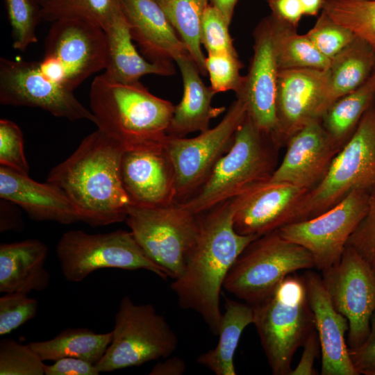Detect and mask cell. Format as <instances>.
<instances>
[{
	"label": "cell",
	"mask_w": 375,
	"mask_h": 375,
	"mask_svg": "<svg viewBox=\"0 0 375 375\" xmlns=\"http://www.w3.org/2000/svg\"><path fill=\"white\" fill-rule=\"evenodd\" d=\"M95 364L74 357H65L53 361L52 365H45L46 375H98Z\"/></svg>",
	"instance_id": "cell-44"
},
{
	"label": "cell",
	"mask_w": 375,
	"mask_h": 375,
	"mask_svg": "<svg viewBox=\"0 0 375 375\" xmlns=\"http://www.w3.org/2000/svg\"><path fill=\"white\" fill-rule=\"evenodd\" d=\"M122 8L133 40L136 41L146 59L172 63V60L189 54L156 0H122Z\"/></svg>",
	"instance_id": "cell-22"
},
{
	"label": "cell",
	"mask_w": 375,
	"mask_h": 375,
	"mask_svg": "<svg viewBox=\"0 0 375 375\" xmlns=\"http://www.w3.org/2000/svg\"><path fill=\"white\" fill-rule=\"evenodd\" d=\"M272 14L279 19L297 28L303 15L299 0H269Z\"/></svg>",
	"instance_id": "cell-46"
},
{
	"label": "cell",
	"mask_w": 375,
	"mask_h": 375,
	"mask_svg": "<svg viewBox=\"0 0 375 375\" xmlns=\"http://www.w3.org/2000/svg\"><path fill=\"white\" fill-rule=\"evenodd\" d=\"M238 0H210V3L217 8L230 24Z\"/></svg>",
	"instance_id": "cell-48"
},
{
	"label": "cell",
	"mask_w": 375,
	"mask_h": 375,
	"mask_svg": "<svg viewBox=\"0 0 375 375\" xmlns=\"http://www.w3.org/2000/svg\"><path fill=\"white\" fill-rule=\"evenodd\" d=\"M369 375H375V370H374L373 372H372Z\"/></svg>",
	"instance_id": "cell-51"
},
{
	"label": "cell",
	"mask_w": 375,
	"mask_h": 375,
	"mask_svg": "<svg viewBox=\"0 0 375 375\" xmlns=\"http://www.w3.org/2000/svg\"><path fill=\"white\" fill-rule=\"evenodd\" d=\"M12 28V47L25 51L38 42L36 28L42 20L41 7L33 0H4Z\"/></svg>",
	"instance_id": "cell-35"
},
{
	"label": "cell",
	"mask_w": 375,
	"mask_h": 375,
	"mask_svg": "<svg viewBox=\"0 0 375 375\" xmlns=\"http://www.w3.org/2000/svg\"><path fill=\"white\" fill-rule=\"evenodd\" d=\"M0 165L28 175L22 133L15 122L6 119L0 120Z\"/></svg>",
	"instance_id": "cell-40"
},
{
	"label": "cell",
	"mask_w": 375,
	"mask_h": 375,
	"mask_svg": "<svg viewBox=\"0 0 375 375\" xmlns=\"http://www.w3.org/2000/svg\"><path fill=\"white\" fill-rule=\"evenodd\" d=\"M36 3H38L40 7L43 6L48 0H33Z\"/></svg>",
	"instance_id": "cell-50"
},
{
	"label": "cell",
	"mask_w": 375,
	"mask_h": 375,
	"mask_svg": "<svg viewBox=\"0 0 375 375\" xmlns=\"http://www.w3.org/2000/svg\"><path fill=\"white\" fill-rule=\"evenodd\" d=\"M44 361L28 344H22L13 339L0 342V375H43Z\"/></svg>",
	"instance_id": "cell-36"
},
{
	"label": "cell",
	"mask_w": 375,
	"mask_h": 375,
	"mask_svg": "<svg viewBox=\"0 0 375 375\" xmlns=\"http://www.w3.org/2000/svg\"><path fill=\"white\" fill-rule=\"evenodd\" d=\"M124 151L97 128L49 172L47 181L67 196L81 222L96 227L125 221L133 204L121 176Z\"/></svg>",
	"instance_id": "cell-2"
},
{
	"label": "cell",
	"mask_w": 375,
	"mask_h": 375,
	"mask_svg": "<svg viewBox=\"0 0 375 375\" xmlns=\"http://www.w3.org/2000/svg\"><path fill=\"white\" fill-rule=\"evenodd\" d=\"M205 65L210 87L215 93L240 91L244 76L240 72L242 65L237 51L208 53Z\"/></svg>",
	"instance_id": "cell-37"
},
{
	"label": "cell",
	"mask_w": 375,
	"mask_h": 375,
	"mask_svg": "<svg viewBox=\"0 0 375 375\" xmlns=\"http://www.w3.org/2000/svg\"><path fill=\"white\" fill-rule=\"evenodd\" d=\"M104 31L107 58L103 73L110 79L122 83H133L149 74L172 76L175 73L172 63L151 62L138 52L123 11Z\"/></svg>",
	"instance_id": "cell-26"
},
{
	"label": "cell",
	"mask_w": 375,
	"mask_h": 375,
	"mask_svg": "<svg viewBox=\"0 0 375 375\" xmlns=\"http://www.w3.org/2000/svg\"><path fill=\"white\" fill-rule=\"evenodd\" d=\"M234 198L198 214L199 231L186 266L171 285L181 308L197 312L217 335L220 294L230 269L256 235L233 226Z\"/></svg>",
	"instance_id": "cell-1"
},
{
	"label": "cell",
	"mask_w": 375,
	"mask_h": 375,
	"mask_svg": "<svg viewBox=\"0 0 375 375\" xmlns=\"http://www.w3.org/2000/svg\"><path fill=\"white\" fill-rule=\"evenodd\" d=\"M302 276L320 344L321 374L358 375L345 338L347 319L333 306L321 276L308 269Z\"/></svg>",
	"instance_id": "cell-21"
},
{
	"label": "cell",
	"mask_w": 375,
	"mask_h": 375,
	"mask_svg": "<svg viewBox=\"0 0 375 375\" xmlns=\"http://www.w3.org/2000/svg\"><path fill=\"white\" fill-rule=\"evenodd\" d=\"M331 60L324 112L335 101L360 87L372 76L375 69V49L356 36Z\"/></svg>",
	"instance_id": "cell-27"
},
{
	"label": "cell",
	"mask_w": 375,
	"mask_h": 375,
	"mask_svg": "<svg viewBox=\"0 0 375 375\" xmlns=\"http://www.w3.org/2000/svg\"><path fill=\"white\" fill-rule=\"evenodd\" d=\"M175 62L181 74L183 92L179 103L174 106L167 135L183 138L191 133H201L210 128L211 120L222 114L226 108L212 106L216 93L202 81L201 74L189 54L181 56Z\"/></svg>",
	"instance_id": "cell-24"
},
{
	"label": "cell",
	"mask_w": 375,
	"mask_h": 375,
	"mask_svg": "<svg viewBox=\"0 0 375 375\" xmlns=\"http://www.w3.org/2000/svg\"><path fill=\"white\" fill-rule=\"evenodd\" d=\"M303 15L317 16L321 9L323 8L325 0H299Z\"/></svg>",
	"instance_id": "cell-49"
},
{
	"label": "cell",
	"mask_w": 375,
	"mask_h": 375,
	"mask_svg": "<svg viewBox=\"0 0 375 375\" xmlns=\"http://www.w3.org/2000/svg\"><path fill=\"white\" fill-rule=\"evenodd\" d=\"M56 254L65 278L71 282L82 281L103 268L145 269L162 279L168 278L145 253L131 231L97 234L69 231L59 240Z\"/></svg>",
	"instance_id": "cell-10"
},
{
	"label": "cell",
	"mask_w": 375,
	"mask_h": 375,
	"mask_svg": "<svg viewBox=\"0 0 375 375\" xmlns=\"http://www.w3.org/2000/svg\"><path fill=\"white\" fill-rule=\"evenodd\" d=\"M347 245L356 250L375 270V188L369 194L367 213Z\"/></svg>",
	"instance_id": "cell-42"
},
{
	"label": "cell",
	"mask_w": 375,
	"mask_h": 375,
	"mask_svg": "<svg viewBox=\"0 0 375 375\" xmlns=\"http://www.w3.org/2000/svg\"><path fill=\"white\" fill-rule=\"evenodd\" d=\"M0 103L39 108L71 121L95 122L74 92L44 74L39 62L0 58Z\"/></svg>",
	"instance_id": "cell-15"
},
{
	"label": "cell",
	"mask_w": 375,
	"mask_h": 375,
	"mask_svg": "<svg viewBox=\"0 0 375 375\" xmlns=\"http://www.w3.org/2000/svg\"><path fill=\"white\" fill-rule=\"evenodd\" d=\"M369 1H372V0H369Z\"/></svg>",
	"instance_id": "cell-53"
},
{
	"label": "cell",
	"mask_w": 375,
	"mask_h": 375,
	"mask_svg": "<svg viewBox=\"0 0 375 375\" xmlns=\"http://www.w3.org/2000/svg\"><path fill=\"white\" fill-rule=\"evenodd\" d=\"M321 272L333 306L348 320V347L355 349L365 341L370 331L375 311V270L347 245L340 260Z\"/></svg>",
	"instance_id": "cell-14"
},
{
	"label": "cell",
	"mask_w": 375,
	"mask_h": 375,
	"mask_svg": "<svg viewBox=\"0 0 375 375\" xmlns=\"http://www.w3.org/2000/svg\"><path fill=\"white\" fill-rule=\"evenodd\" d=\"M106 58L104 30L89 21L67 17L52 22L40 65L48 77L74 92L91 75L105 69Z\"/></svg>",
	"instance_id": "cell-11"
},
{
	"label": "cell",
	"mask_w": 375,
	"mask_h": 375,
	"mask_svg": "<svg viewBox=\"0 0 375 375\" xmlns=\"http://www.w3.org/2000/svg\"><path fill=\"white\" fill-rule=\"evenodd\" d=\"M185 45L201 75L206 76V56L201 49V28L210 0H156Z\"/></svg>",
	"instance_id": "cell-32"
},
{
	"label": "cell",
	"mask_w": 375,
	"mask_h": 375,
	"mask_svg": "<svg viewBox=\"0 0 375 375\" xmlns=\"http://www.w3.org/2000/svg\"><path fill=\"white\" fill-rule=\"evenodd\" d=\"M272 35L275 59L278 70L312 68L326 69L331 60L324 56L306 35L272 13L267 16Z\"/></svg>",
	"instance_id": "cell-30"
},
{
	"label": "cell",
	"mask_w": 375,
	"mask_h": 375,
	"mask_svg": "<svg viewBox=\"0 0 375 375\" xmlns=\"http://www.w3.org/2000/svg\"><path fill=\"white\" fill-rule=\"evenodd\" d=\"M122 11V0H48L41 7V17L51 23L62 18H80L105 30Z\"/></svg>",
	"instance_id": "cell-33"
},
{
	"label": "cell",
	"mask_w": 375,
	"mask_h": 375,
	"mask_svg": "<svg viewBox=\"0 0 375 375\" xmlns=\"http://www.w3.org/2000/svg\"><path fill=\"white\" fill-rule=\"evenodd\" d=\"M253 322V308L251 304L226 299L217 346L199 356L197 362L216 375H235V352L242 332Z\"/></svg>",
	"instance_id": "cell-28"
},
{
	"label": "cell",
	"mask_w": 375,
	"mask_h": 375,
	"mask_svg": "<svg viewBox=\"0 0 375 375\" xmlns=\"http://www.w3.org/2000/svg\"><path fill=\"white\" fill-rule=\"evenodd\" d=\"M90 106L98 129L124 151L164 145L174 110L140 81L122 83L104 73L91 84Z\"/></svg>",
	"instance_id": "cell-3"
},
{
	"label": "cell",
	"mask_w": 375,
	"mask_h": 375,
	"mask_svg": "<svg viewBox=\"0 0 375 375\" xmlns=\"http://www.w3.org/2000/svg\"><path fill=\"white\" fill-rule=\"evenodd\" d=\"M301 359L294 369H292L290 375H313L316 374L314 369V362L317 357L320 344L316 329L312 330L303 346Z\"/></svg>",
	"instance_id": "cell-45"
},
{
	"label": "cell",
	"mask_w": 375,
	"mask_h": 375,
	"mask_svg": "<svg viewBox=\"0 0 375 375\" xmlns=\"http://www.w3.org/2000/svg\"><path fill=\"white\" fill-rule=\"evenodd\" d=\"M185 362L178 357L168 358L158 362L151 370L150 375H181L185 371Z\"/></svg>",
	"instance_id": "cell-47"
},
{
	"label": "cell",
	"mask_w": 375,
	"mask_h": 375,
	"mask_svg": "<svg viewBox=\"0 0 375 375\" xmlns=\"http://www.w3.org/2000/svg\"><path fill=\"white\" fill-rule=\"evenodd\" d=\"M121 176L132 204L154 207L175 201V173L164 145L126 150Z\"/></svg>",
	"instance_id": "cell-20"
},
{
	"label": "cell",
	"mask_w": 375,
	"mask_h": 375,
	"mask_svg": "<svg viewBox=\"0 0 375 375\" xmlns=\"http://www.w3.org/2000/svg\"><path fill=\"white\" fill-rule=\"evenodd\" d=\"M229 24L210 3L206 8L201 22V42L208 53L236 51L229 32Z\"/></svg>",
	"instance_id": "cell-41"
},
{
	"label": "cell",
	"mask_w": 375,
	"mask_h": 375,
	"mask_svg": "<svg viewBox=\"0 0 375 375\" xmlns=\"http://www.w3.org/2000/svg\"><path fill=\"white\" fill-rule=\"evenodd\" d=\"M369 192L354 190L328 210L278 229L281 235L308 250L319 271L337 263L347 242L365 216Z\"/></svg>",
	"instance_id": "cell-13"
},
{
	"label": "cell",
	"mask_w": 375,
	"mask_h": 375,
	"mask_svg": "<svg viewBox=\"0 0 375 375\" xmlns=\"http://www.w3.org/2000/svg\"><path fill=\"white\" fill-rule=\"evenodd\" d=\"M246 115L244 103L237 98L215 127L192 138L167 137L164 147L175 173L174 203H183L202 186L219 159L231 149L236 131Z\"/></svg>",
	"instance_id": "cell-12"
},
{
	"label": "cell",
	"mask_w": 375,
	"mask_h": 375,
	"mask_svg": "<svg viewBox=\"0 0 375 375\" xmlns=\"http://www.w3.org/2000/svg\"><path fill=\"white\" fill-rule=\"evenodd\" d=\"M112 332V342L96 364L100 373L167 358L178 346L177 335L165 317L153 305L135 304L128 296L119 302Z\"/></svg>",
	"instance_id": "cell-8"
},
{
	"label": "cell",
	"mask_w": 375,
	"mask_h": 375,
	"mask_svg": "<svg viewBox=\"0 0 375 375\" xmlns=\"http://www.w3.org/2000/svg\"><path fill=\"white\" fill-rule=\"evenodd\" d=\"M253 35V55L236 96L244 103L247 115L258 128L278 144L276 109L278 68L268 17L261 20Z\"/></svg>",
	"instance_id": "cell-18"
},
{
	"label": "cell",
	"mask_w": 375,
	"mask_h": 375,
	"mask_svg": "<svg viewBox=\"0 0 375 375\" xmlns=\"http://www.w3.org/2000/svg\"><path fill=\"white\" fill-rule=\"evenodd\" d=\"M279 147L247 114L231 149L219 159L205 183L188 200L178 204L198 215L269 180L278 166Z\"/></svg>",
	"instance_id": "cell-4"
},
{
	"label": "cell",
	"mask_w": 375,
	"mask_h": 375,
	"mask_svg": "<svg viewBox=\"0 0 375 375\" xmlns=\"http://www.w3.org/2000/svg\"><path fill=\"white\" fill-rule=\"evenodd\" d=\"M375 97V69L360 87L340 97L326 110L321 122L327 132L344 144L356 131Z\"/></svg>",
	"instance_id": "cell-31"
},
{
	"label": "cell",
	"mask_w": 375,
	"mask_h": 375,
	"mask_svg": "<svg viewBox=\"0 0 375 375\" xmlns=\"http://www.w3.org/2000/svg\"><path fill=\"white\" fill-rule=\"evenodd\" d=\"M48 248L36 239L0 245V292L42 291L50 281L44 264Z\"/></svg>",
	"instance_id": "cell-25"
},
{
	"label": "cell",
	"mask_w": 375,
	"mask_h": 375,
	"mask_svg": "<svg viewBox=\"0 0 375 375\" xmlns=\"http://www.w3.org/2000/svg\"><path fill=\"white\" fill-rule=\"evenodd\" d=\"M322 10L375 49V0H325Z\"/></svg>",
	"instance_id": "cell-34"
},
{
	"label": "cell",
	"mask_w": 375,
	"mask_h": 375,
	"mask_svg": "<svg viewBox=\"0 0 375 375\" xmlns=\"http://www.w3.org/2000/svg\"><path fill=\"white\" fill-rule=\"evenodd\" d=\"M253 322L274 375H290L292 358L315 329L301 276H288L267 297L253 305Z\"/></svg>",
	"instance_id": "cell-5"
},
{
	"label": "cell",
	"mask_w": 375,
	"mask_h": 375,
	"mask_svg": "<svg viewBox=\"0 0 375 375\" xmlns=\"http://www.w3.org/2000/svg\"><path fill=\"white\" fill-rule=\"evenodd\" d=\"M308 191L269 180L253 185L234 198L235 230L242 235L260 237L301 222V206Z\"/></svg>",
	"instance_id": "cell-16"
},
{
	"label": "cell",
	"mask_w": 375,
	"mask_h": 375,
	"mask_svg": "<svg viewBox=\"0 0 375 375\" xmlns=\"http://www.w3.org/2000/svg\"><path fill=\"white\" fill-rule=\"evenodd\" d=\"M112 339V331L98 333L87 328H69L52 339L28 344L43 361L74 357L96 365L104 356Z\"/></svg>",
	"instance_id": "cell-29"
},
{
	"label": "cell",
	"mask_w": 375,
	"mask_h": 375,
	"mask_svg": "<svg viewBox=\"0 0 375 375\" xmlns=\"http://www.w3.org/2000/svg\"><path fill=\"white\" fill-rule=\"evenodd\" d=\"M0 297V335L10 333L38 312V302L22 292H7Z\"/></svg>",
	"instance_id": "cell-39"
},
{
	"label": "cell",
	"mask_w": 375,
	"mask_h": 375,
	"mask_svg": "<svg viewBox=\"0 0 375 375\" xmlns=\"http://www.w3.org/2000/svg\"><path fill=\"white\" fill-rule=\"evenodd\" d=\"M0 197L18 205L36 221L62 224L81 221L76 207L59 188L4 166H0Z\"/></svg>",
	"instance_id": "cell-23"
},
{
	"label": "cell",
	"mask_w": 375,
	"mask_h": 375,
	"mask_svg": "<svg viewBox=\"0 0 375 375\" xmlns=\"http://www.w3.org/2000/svg\"><path fill=\"white\" fill-rule=\"evenodd\" d=\"M306 35L319 52L329 59L356 38L353 32L334 22L324 10Z\"/></svg>",
	"instance_id": "cell-38"
},
{
	"label": "cell",
	"mask_w": 375,
	"mask_h": 375,
	"mask_svg": "<svg viewBox=\"0 0 375 375\" xmlns=\"http://www.w3.org/2000/svg\"><path fill=\"white\" fill-rule=\"evenodd\" d=\"M349 355L359 374L369 375L375 370V311L370 323V331L365 341L355 349H349Z\"/></svg>",
	"instance_id": "cell-43"
},
{
	"label": "cell",
	"mask_w": 375,
	"mask_h": 375,
	"mask_svg": "<svg viewBox=\"0 0 375 375\" xmlns=\"http://www.w3.org/2000/svg\"><path fill=\"white\" fill-rule=\"evenodd\" d=\"M265 1H266L267 2L269 0H265Z\"/></svg>",
	"instance_id": "cell-52"
},
{
	"label": "cell",
	"mask_w": 375,
	"mask_h": 375,
	"mask_svg": "<svg viewBox=\"0 0 375 375\" xmlns=\"http://www.w3.org/2000/svg\"><path fill=\"white\" fill-rule=\"evenodd\" d=\"M374 188L375 97L323 178L306 194L301 206V219L304 221L328 210L354 190L370 192Z\"/></svg>",
	"instance_id": "cell-7"
},
{
	"label": "cell",
	"mask_w": 375,
	"mask_h": 375,
	"mask_svg": "<svg viewBox=\"0 0 375 375\" xmlns=\"http://www.w3.org/2000/svg\"><path fill=\"white\" fill-rule=\"evenodd\" d=\"M329 68L278 70L276 109L280 147L306 124L324 113Z\"/></svg>",
	"instance_id": "cell-17"
},
{
	"label": "cell",
	"mask_w": 375,
	"mask_h": 375,
	"mask_svg": "<svg viewBox=\"0 0 375 375\" xmlns=\"http://www.w3.org/2000/svg\"><path fill=\"white\" fill-rule=\"evenodd\" d=\"M148 257L173 280L183 273L199 231L198 215L178 203L132 205L126 220Z\"/></svg>",
	"instance_id": "cell-9"
},
{
	"label": "cell",
	"mask_w": 375,
	"mask_h": 375,
	"mask_svg": "<svg viewBox=\"0 0 375 375\" xmlns=\"http://www.w3.org/2000/svg\"><path fill=\"white\" fill-rule=\"evenodd\" d=\"M313 267L310 252L276 230L245 248L228 272L223 288L253 306L270 295L288 276Z\"/></svg>",
	"instance_id": "cell-6"
},
{
	"label": "cell",
	"mask_w": 375,
	"mask_h": 375,
	"mask_svg": "<svg viewBox=\"0 0 375 375\" xmlns=\"http://www.w3.org/2000/svg\"><path fill=\"white\" fill-rule=\"evenodd\" d=\"M281 162L269 179L310 190L323 178L344 144L336 141L321 120H313L294 133L286 142Z\"/></svg>",
	"instance_id": "cell-19"
}]
</instances>
